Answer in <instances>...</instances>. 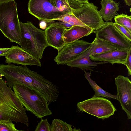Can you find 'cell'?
<instances>
[{
    "mask_svg": "<svg viewBox=\"0 0 131 131\" xmlns=\"http://www.w3.org/2000/svg\"><path fill=\"white\" fill-rule=\"evenodd\" d=\"M26 111L11 87L0 77V120L20 123L28 127Z\"/></svg>",
    "mask_w": 131,
    "mask_h": 131,
    "instance_id": "1",
    "label": "cell"
},
{
    "mask_svg": "<svg viewBox=\"0 0 131 131\" xmlns=\"http://www.w3.org/2000/svg\"><path fill=\"white\" fill-rule=\"evenodd\" d=\"M21 32L20 45L24 50L36 58L41 59L45 48L49 46L45 30L35 27L30 21H20Z\"/></svg>",
    "mask_w": 131,
    "mask_h": 131,
    "instance_id": "2",
    "label": "cell"
},
{
    "mask_svg": "<svg viewBox=\"0 0 131 131\" xmlns=\"http://www.w3.org/2000/svg\"><path fill=\"white\" fill-rule=\"evenodd\" d=\"M0 30L11 42L20 45L21 28L14 0L0 4Z\"/></svg>",
    "mask_w": 131,
    "mask_h": 131,
    "instance_id": "3",
    "label": "cell"
},
{
    "mask_svg": "<svg viewBox=\"0 0 131 131\" xmlns=\"http://www.w3.org/2000/svg\"><path fill=\"white\" fill-rule=\"evenodd\" d=\"M12 87L15 94L27 111L40 118L52 114L49 104L38 93L23 85L16 84Z\"/></svg>",
    "mask_w": 131,
    "mask_h": 131,
    "instance_id": "4",
    "label": "cell"
},
{
    "mask_svg": "<svg viewBox=\"0 0 131 131\" xmlns=\"http://www.w3.org/2000/svg\"><path fill=\"white\" fill-rule=\"evenodd\" d=\"M72 13L79 21L91 28L92 33L103 26L106 23L102 18L98 7L93 3L68 0Z\"/></svg>",
    "mask_w": 131,
    "mask_h": 131,
    "instance_id": "5",
    "label": "cell"
},
{
    "mask_svg": "<svg viewBox=\"0 0 131 131\" xmlns=\"http://www.w3.org/2000/svg\"><path fill=\"white\" fill-rule=\"evenodd\" d=\"M77 106L80 111L85 112L103 120L113 115L116 111L110 101L100 96L93 97L78 102Z\"/></svg>",
    "mask_w": 131,
    "mask_h": 131,
    "instance_id": "6",
    "label": "cell"
},
{
    "mask_svg": "<svg viewBox=\"0 0 131 131\" xmlns=\"http://www.w3.org/2000/svg\"><path fill=\"white\" fill-rule=\"evenodd\" d=\"M28 11L39 20L50 23L69 14L60 11L52 0H29Z\"/></svg>",
    "mask_w": 131,
    "mask_h": 131,
    "instance_id": "7",
    "label": "cell"
},
{
    "mask_svg": "<svg viewBox=\"0 0 131 131\" xmlns=\"http://www.w3.org/2000/svg\"><path fill=\"white\" fill-rule=\"evenodd\" d=\"M95 33L96 37L108 42L118 50L128 51L131 50V41L120 32L112 21L106 22Z\"/></svg>",
    "mask_w": 131,
    "mask_h": 131,
    "instance_id": "8",
    "label": "cell"
},
{
    "mask_svg": "<svg viewBox=\"0 0 131 131\" xmlns=\"http://www.w3.org/2000/svg\"><path fill=\"white\" fill-rule=\"evenodd\" d=\"M92 45L83 40H77L67 44L59 51L54 58L58 65H64L89 48Z\"/></svg>",
    "mask_w": 131,
    "mask_h": 131,
    "instance_id": "9",
    "label": "cell"
},
{
    "mask_svg": "<svg viewBox=\"0 0 131 131\" xmlns=\"http://www.w3.org/2000/svg\"><path fill=\"white\" fill-rule=\"evenodd\" d=\"M118 101L128 119H131V82L127 77L119 75L115 78Z\"/></svg>",
    "mask_w": 131,
    "mask_h": 131,
    "instance_id": "10",
    "label": "cell"
},
{
    "mask_svg": "<svg viewBox=\"0 0 131 131\" xmlns=\"http://www.w3.org/2000/svg\"><path fill=\"white\" fill-rule=\"evenodd\" d=\"M8 53L5 56V62L13 63L23 66H41L39 59L32 56L18 45L12 46Z\"/></svg>",
    "mask_w": 131,
    "mask_h": 131,
    "instance_id": "11",
    "label": "cell"
},
{
    "mask_svg": "<svg viewBox=\"0 0 131 131\" xmlns=\"http://www.w3.org/2000/svg\"><path fill=\"white\" fill-rule=\"evenodd\" d=\"M66 29L63 27L50 24L45 30L49 46L60 51L66 45L63 36Z\"/></svg>",
    "mask_w": 131,
    "mask_h": 131,
    "instance_id": "12",
    "label": "cell"
},
{
    "mask_svg": "<svg viewBox=\"0 0 131 131\" xmlns=\"http://www.w3.org/2000/svg\"><path fill=\"white\" fill-rule=\"evenodd\" d=\"M92 43L89 48L74 59L68 62L66 65L72 68L77 67L84 71L89 70L92 71L91 68L93 66H96L98 64L107 63L104 61H93L90 59V55L92 49Z\"/></svg>",
    "mask_w": 131,
    "mask_h": 131,
    "instance_id": "13",
    "label": "cell"
},
{
    "mask_svg": "<svg viewBox=\"0 0 131 131\" xmlns=\"http://www.w3.org/2000/svg\"><path fill=\"white\" fill-rule=\"evenodd\" d=\"M128 51L117 50L90 56V59L93 61H104L114 64H121L124 65Z\"/></svg>",
    "mask_w": 131,
    "mask_h": 131,
    "instance_id": "14",
    "label": "cell"
},
{
    "mask_svg": "<svg viewBox=\"0 0 131 131\" xmlns=\"http://www.w3.org/2000/svg\"><path fill=\"white\" fill-rule=\"evenodd\" d=\"M100 4L101 8L99 11L102 18L106 22L111 21L119 10V3L113 0H102Z\"/></svg>",
    "mask_w": 131,
    "mask_h": 131,
    "instance_id": "15",
    "label": "cell"
},
{
    "mask_svg": "<svg viewBox=\"0 0 131 131\" xmlns=\"http://www.w3.org/2000/svg\"><path fill=\"white\" fill-rule=\"evenodd\" d=\"M90 34V32L86 28L80 26H75L66 29L63 37L65 43L66 44Z\"/></svg>",
    "mask_w": 131,
    "mask_h": 131,
    "instance_id": "16",
    "label": "cell"
},
{
    "mask_svg": "<svg viewBox=\"0 0 131 131\" xmlns=\"http://www.w3.org/2000/svg\"><path fill=\"white\" fill-rule=\"evenodd\" d=\"M90 56L117 50L113 45L108 42L96 37L92 42Z\"/></svg>",
    "mask_w": 131,
    "mask_h": 131,
    "instance_id": "17",
    "label": "cell"
},
{
    "mask_svg": "<svg viewBox=\"0 0 131 131\" xmlns=\"http://www.w3.org/2000/svg\"><path fill=\"white\" fill-rule=\"evenodd\" d=\"M84 76L89 82L90 84L95 92L94 95L93 97L101 96L109 99H113L118 100L117 95H112L105 91L98 85L95 81L91 79L90 78L91 73L87 72L85 70Z\"/></svg>",
    "mask_w": 131,
    "mask_h": 131,
    "instance_id": "18",
    "label": "cell"
},
{
    "mask_svg": "<svg viewBox=\"0 0 131 131\" xmlns=\"http://www.w3.org/2000/svg\"><path fill=\"white\" fill-rule=\"evenodd\" d=\"M50 131H72V125L58 119H53L51 125Z\"/></svg>",
    "mask_w": 131,
    "mask_h": 131,
    "instance_id": "19",
    "label": "cell"
},
{
    "mask_svg": "<svg viewBox=\"0 0 131 131\" xmlns=\"http://www.w3.org/2000/svg\"><path fill=\"white\" fill-rule=\"evenodd\" d=\"M115 23L122 26L131 32V16L123 13L114 17Z\"/></svg>",
    "mask_w": 131,
    "mask_h": 131,
    "instance_id": "20",
    "label": "cell"
},
{
    "mask_svg": "<svg viewBox=\"0 0 131 131\" xmlns=\"http://www.w3.org/2000/svg\"><path fill=\"white\" fill-rule=\"evenodd\" d=\"M55 6L60 11L68 14L72 13L68 0H52Z\"/></svg>",
    "mask_w": 131,
    "mask_h": 131,
    "instance_id": "21",
    "label": "cell"
},
{
    "mask_svg": "<svg viewBox=\"0 0 131 131\" xmlns=\"http://www.w3.org/2000/svg\"><path fill=\"white\" fill-rule=\"evenodd\" d=\"M22 131L17 129L15 127V124L10 121L0 120V131Z\"/></svg>",
    "mask_w": 131,
    "mask_h": 131,
    "instance_id": "22",
    "label": "cell"
},
{
    "mask_svg": "<svg viewBox=\"0 0 131 131\" xmlns=\"http://www.w3.org/2000/svg\"><path fill=\"white\" fill-rule=\"evenodd\" d=\"M41 118L40 121L39 122L35 129V131H50L51 126L48 123V119Z\"/></svg>",
    "mask_w": 131,
    "mask_h": 131,
    "instance_id": "23",
    "label": "cell"
},
{
    "mask_svg": "<svg viewBox=\"0 0 131 131\" xmlns=\"http://www.w3.org/2000/svg\"><path fill=\"white\" fill-rule=\"evenodd\" d=\"M113 24L120 32L128 40L131 41V32L122 26L115 23H113Z\"/></svg>",
    "mask_w": 131,
    "mask_h": 131,
    "instance_id": "24",
    "label": "cell"
},
{
    "mask_svg": "<svg viewBox=\"0 0 131 131\" xmlns=\"http://www.w3.org/2000/svg\"><path fill=\"white\" fill-rule=\"evenodd\" d=\"M128 70V75H131V50L128 51L125 63Z\"/></svg>",
    "mask_w": 131,
    "mask_h": 131,
    "instance_id": "25",
    "label": "cell"
},
{
    "mask_svg": "<svg viewBox=\"0 0 131 131\" xmlns=\"http://www.w3.org/2000/svg\"><path fill=\"white\" fill-rule=\"evenodd\" d=\"M49 23H50V24L54 25L63 27L66 29L72 26L71 25L67 23L57 20H54Z\"/></svg>",
    "mask_w": 131,
    "mask_h": 131,
    "instance_id": "26",
    "label": "cell"
},
{
    "mask_svg": "<svg viewBox=\"0 0 131 131\" xmlns=\"http://www.w3.org/2000/svg\"><path fill=\"white\" fill-rule=\"evenodd\" d=\"M11 49L10 48H0V57L6 56Z\"/></svg>",
    "mask_w": 131,
    "mask_h": 131,
    "instance_id": "27",
    "label": "cell"
},
{
    "mask_svg": "<svg viewBox=\"0 0 131 131\" xmlns=\"http://www.w3.org/2000/svg\"><path fill=\"white\" fill-rule=\"evenodd\" d=\"M40 28L42 29H45L47 28V23L44 21H41L39 23Z\"/></svg>",
    "mask_w": 131,
    "mask_h": 131,
    "instance_id": "28",
    "label": "cell"
},
{
    "mask_svg": "<svg viewBox=\"0 0 131 131\" xmlns=\"http://www.w3.org/2000/svg\"><path fill=\"white\" fill-rule=\"evenodd\" d=\"M126 5L130 6L131 5V0H124Z\"/></svg>",
    "mask_w": 131,
    "mask_h": 131,
    "instance_id": "29",
    "label": "cell"
},
{
    "mask_svg": "<svg viewBox=\"0 0 131 131\" xmlns=\"http://www.w3.org/2000/svg\"><path fill=\"white\" fill-rule=\"evenodd\" d=\"M14 0H0V4L5 2H7Z\"/></svg>",
    "mask_w": 131,
    "mask_h": 131,
    "instance_id": "30",
    "label": "cell"
},
{
    "mask_svg": "<svg viewBox=\"0 0 131 131\" xmlns=\"http://www.w3.org/2000/svg\"><path fill=\"white\" fill-rule=\"evenodd\" d=\"M76 1H77L79 2H88V0H74Z\"/></svg>",
    "mask_w": 131,
    "mask_h": 131,
    "instance_id": "31",
    "label": "cell"
}]
</instances>
